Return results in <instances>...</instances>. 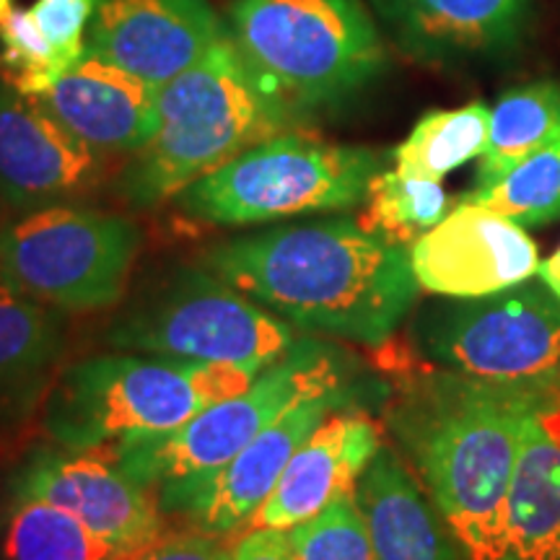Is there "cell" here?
<instances>
[{"instance_id": "20", "label": "cell", "mask_w": 560, "mask_h": 560, "mask_svg": "<svg viewBox=\"0 0 560 560\" xmlns=\"http://www.w3.org/2000/svg\"><path fill=\"white\" fill-rule=\"evenodd\" d=\"M501 560H560V387L542 389L524 423Z\"/></svg>"}, {"instance_id": "26", "label": "cell", "mask_w": 560, "mask_h": 560, "mask_svg": "<svg viewBox=\"0 0 560 560\" xmlns=\"http://www.w3.org/2000/svg\"><path fill=\"white\" fill-rule=\"evenodd\" d=\"M462 202H475L516 226H542L560 219V140L522 161L506 177L488 187H472Z\"/></svg>"}, {"instance_id": "12", "label": "cell", "mask_w": 560, "mask_h": 560, "mask_svg": "<svg viewBox=\"0 0 560 560\" xmlns=\"http://www.w3.org/2000/svg\"><path fill=\"white\" fill-rule=\"evenodd\" d=\"M348 400V389L325 392L293 405L272 420L244 450L219 470L174 482L156 490V501L166 514H179L195 529L213 537L236 535L252 524L276 490L280 475L314 429Z\"/></svg>"}, {"instance_id": "9", "label": "cell", "mask_w": 560, "mask_h": 560, "mask_svg": "<svg viewBox=\"0 0 560 560\" xmlns=\"http://www.w3.org/2000/svg\"><path fill=\"white\" fill-rule=\"evenodd\" d=\"M140 249L136 221L62 202L0 229V278L62 314L102 312L125 299Z\"/></svg>"}, {"instance_id": "17", "label": "cell", "mask_w": 560, "mask_h": 560, "mask_svg": "<svg viewBox=\"0 0 560 560\" xmlns=\"http://www.w3.org/2000/svg\"><path fill=\"white\" fill-rule=\"evenodd\" d=\"M389 37L410 58L462 62L514 50L535 0H371Z\"/></svg>"}, {"instance_id": "6", "label": "cell", "mask_w": 560, "mask_h": 560, "mask_svg": "<svg viewBox=\"0 0 560 560\" xmlns=\"http://www.w3.org/2000/svg\"><path fill=\"white\" fill-rule=\"evenodd\" d=\"M104 342L262 374L296 346L299 330L202 265H172L138 285L109 322Z\"/></svg>"}, {"instance_id": "14", "label": "cell", "mask_w": 560, "mask_h": 560, "mask_svg": "<svg viewBox=\"0 0 560 560\" xmlns=\"http://www.w3.org/2000/svg\"><path fill=\"white\" fill-rule=\"evenodd\" d=\"M208 0H100L86 47L161 89L226 37Z\"/></svg>"}, {"instance_id": "1", "label": "cell", "mask_w": 560, "mask_h": 560, "mask_svg": "<svg viewBox=\"0 0 560 560\" xmlns=\"http://www.w3.org/2000/svg\"><path fill=\"white\" fill-rule=\"evenodd\" d=\"M200 265L301 332L369 348L387 346L420 293L410 247L350 219L210 244Z\"/></svg>"}, {"instance_id": "13", "label": "cell", "mask_w": 560, "mask_h": 560, "mask_svg": "<svg viewBox=\"0 0 560 560\" xmlns=\"http://www.w3.org/2000/svg\"><path fill=\"white\" fill-rule=\"evenodd\" d=\"M420 291L444 299L490 296L540 272V249L522 226L493 210L457 202L410 247Z\"/></svg>"}, {"instance_id": "10", "label": "cell", "mask_w": 560, "mask_h": 560, "mask_svg": "<svg viewBox=\"0 0 560 560\" xmlns=\"http://www.w3.org/2000/svg\"><path fill=\"white\" fill-rule=\"evenodd\" d=\"M433 366L524 389L560 387V299L545 280L433 304L412 325Z\"/></svg>"}, {"instance_id": "28", "label": "cell", "mask_w": 560, "mask_h": 560, "mask_svg": "<svg viewBox=\"0 0 560 560\" xmlns=\"http://www.w3.org/2000/svg\"><path fill=\"white\" fill-rule=\"evenodd\" d=\"M0 66L9 86L26 96H42L70 70L42 34L32 13L21 9L0 19Z\"/></svg>"}, {"instance_id": "24", "label": "cell", "mask_w": 560, "mask_h": 560, "mask_svg": "<svg viewBox=\"0 0 560 560\" xmlns=\"http://www.w3.org/2000/svg\"><path fill=\"white\" fill-rule=\"evenodd\" d=\"M490 136V107L470 102L459 109H439L420 117L392 159L405 177L441 182L454 170L486 153Z\"/></svg>"}, {"instance_id": "4", "label": "cell", "mask_w": 560, "mask_h": 560, "mask_svg": "<svg viewBox=\"0 0 560 560\" xmlns=\"http://www.w3.org/2000/svg\"><path fill=\"white\" fill-rule=\"evenodd\" d=\"M226 30L257 86L293 122L350 100L387 66L361 0H234Z\"/></svg>"}, {"instance_id": "33", "label": "cell", "mask_w": 560, "mask_h": 560, "mask_svg": "<svg viewBox=\"0 0 560 560\" xmlns=\"http://www.w3.org/2000/svg\"><path fill=\"white\" fill-rule=\"evenodd\" d=\"M13 9H16V5H13V0H0V19L9 16Z\"/></svg>"}, {"instance_id": "21", "label": "cell", "mask_w": 560, "mask_h": 560, "mask_svg": "<svg viewBox=\"0 0 560 560\" xmlns=\"http://www.w3.org/2000/svg\"><path fill=\"white\" fill-rule=\"evenodd\" d=\"M376 560H465L423 486L382 446L355 486Z\"/></svg>"}, {"instance_id": "5", "label": "cell", "mask_w": 560, "mask_h": 560, "mask_svg": "<svg viewBox=\"0 0 560 560\" xmlns=\"http://www.w3.org/2000/svg\"><path fill=\"white\" fill-rule=\"evenodd\" d=\"M255 380V371L223 363L86 355L62 366L39 412L42 431L62 450H96L125 436L179 429Z\"/></svg>"}, {"instance_id": "2", "label": "cell", "mask_w": 560, "mask_h": 560, "mask_svg": "<svg viewBox=\"0 0 560 560\" xmlns=\"http://www.w3.org/2000/svg\"><path fill=\"white\" fill-rule=\"evenodd\" d=\"M542 389L431 366L397 382L387 429L465 560H501L503 506Z\"/></svg>"}, {"instance_id": "3", "label": "cell", "mask_w": 560, "mask_h": 560, "mask_svg": "<svg viewBox=\"0 0 560 560\" xmlns=\"http://www.w3.org/2000/svg\"><path fill=\"white\" fill-rule=\"evenodd\" d=\"M291 122L257 86L226 34L206 58L159 89V128L132 153L120 195L136 208L174 200Z\"/></svg>"}, {"instance_id": "8", "label": "cell", "mask_w": 560, "mask_h": 560, "mask_svg": "<svg viewBox=\"0 0 560 560\" xmlns=\"http://www.w3.org/2000/svg\"><path fill=\"white\" fill-rule=\"evenodd\" d=\"M346 382L342 353L319 340L299 338L283 359L257 374L240 395L210 405L179 429L125 436L112 441L107 450L130 480L156 493L219 470L293 405L346 389Z\"/></svg>"}, {"instance_id": "19", "label": "cell", "mask_w": 560, "mask_h": 560, "mask_svg": "<svg viewBox=\"0 0 560 560\" xmlns=\"http://www.w3.org/2000/svg\"><path fill=\"white\" fill-rule=\"evenodd\" d=\"M66 353L62 312L0 278V444H9L39 418L66 366Z\"/></svg>"}, {"instance_id": "30", "label": "cell", "mask_w": 560, "mask_h": 560, "mask_svg": "<svg viewBox=\"0 0 560 560\" xmlns=\"http://www.w3.org/2000/svg\"><path fill=\"white\" fill-rule=\"evenodd\" d=\"M125 560H229V548L221 537L200 529L161 532L151 545Z\"/></svg>"}, {"instance_id": "25", "label": "cell", "mask_w": 560, "mask_h": 560, "mask_svg": "<svg viewBox=\"0 0 560 560\" xmlns=\"http://www.w3.org/2000/svg\"><path fill=\"white\" fill-rule=\"evenodd\" d=\"M363 202L366 210L361 213L359 226L402 247H412L454 208L441 182L405 177L397 170L376 174Z\"/></svg>"}, {"instance_id": "22", "label": "cell", "mask_w": 560, "mask_h": 560, "mask_svg": "<svg viewBox=\"0 0 560 560\" xmlns=\"http://www.w3.org/2000/svg\"><path fill=\"white\" fill-rule=\"evenodd\" d=\"M556 140H560V83L535 81L506 91L490 109V136L475 187L493 185Z\"/></svg>"}, {"instance_id": "27", "label": "cell", "mask_w": 560, "mask_h": 560, "mask_svg": "<svg viewBox=\"0 0 560 560\" xmlns=\"http://www.w3.org/2000/svg\"><path fill=\"white\" fill-rule=\"evenodd\" d=\"M289 542L296 560H376L355 490L289 529Z\"/></svg>"}, {"instance_id": "16", "label": "cell", "mask_w": 560, "mask_h": 560, "mask_svg": "<svg viewBox=\"0 0 560 560\" xmlns=\"http://www.w3.org/2000/svg\"><path fill=\"white\" fill-rule=\"evenodd\" d=\"M34 100L96 153H138L159 128V89L89 47Z\"/></svg>"}, {"instance_id": "15", "label": "cell", "mask_w": 560, "mask_h": 560, "mask_svg": "<svg viewBox=\"0 0 560 560\" xmlns=\"http://www.w3.org/2000/svg\"><path fill=\"white\" fill-rule=\"evenodd\" d=\"M102 156L62 128L34 96L0 86V202L13 210L62 206L102 179Z\"/></svg>"}, {"instance_id": "18", "label": "cell", "mask_w": 560, "mask_h": 560, "mask_svg": "<svg viewBox=\"0 0 560 560\" xmlns=\"http://www.w3.org/2000/svg\"><path fill=\"white\" fill-rule=\"evenodd\" d=\"M382 446L380 425L369 416L332 410L293 454L252 527L289 532L312 520L332 499L353 493Z\"/></svg>"}, {"instance_id": "29", "label": "cell", "mask_w": 560, "mask_h": 560, "mask_svg": "<svg viewBox=\"0 0 560 560\" xmlns=\"http://www.w3.org/2000/svg\"><path fill=\"white\" fill-rule=\"evenodd\" d=\"M100 0H37L30 13L70 68L86 52V30Z\"/></svg>"}, {"instance_id": "7", "label": "cell", "mask_w": 560, "mask_h": 560, "mask_svg": "<svg viewBox=\"0 0 560 560\" xmlns=\"http://www.w3.org/2000/svg\"><path fill=\"white\" fill-rule=\"evenodd\" d=\"M384 156L312 132L283 130L242 151L177 198L182 213L213 226H255L304 213L359 208Z\"/></svg>"}, {"instance_id": "31", "label": "cell", "mask_w": 560, "mask_h": 560, "mask_svg": "<svg viewBox=\"0 0 560 560\" xmlns=\"http://www.w3.org/2000/svg\"><path fill=\"white\" fill-rule=\"evenodd\" d=\"M229 560H296L293 558L289 532L272 527H252L229 550Z\"/></svg>"}, {"instance_id": "11", "label": "cell", "mask_w": 560, "mask_h": 560, "mask_svg": "<svg viewBox=\"0 0 560 560\" xmlns=\"http://www.w3.org/2000/svg\"><path fill=\"white\" fill-rule=\"evenodd\" d=\"M9 493L70 511L122 560L164 532V511L156 495L130 480L107 446H37L11 472Z\"/></svg>"}, {"instance_id": "32", "label": "cell", "mask_w": 560, "mask_h": 560, "mask_svg": "<svg viewBox=\"0 0 560 560\" xmlns=\"http://www.w3.org/2000/svg\"><path fill=\"white\" fill-rule=\"evenodd\" d=\"M540 278L550 285L552 291H556V296L560 299V247L552 252L550 260H545L540 265Z\"/></svg>"}, {"instance_id": "23", "label": "cell", "mask_w": 560, "mask_h": 560, "mask_svg": "<svg viewBox=\"0 0 560 560\" xmlns=\"http://www.w3.org/2000/svg\"><path fill=\"white\" fill-rule=\"evenodd\" d=\"M0 550L5 560H122L70 511L26 495L9 499Z\"/></svg>"}]
</instances>
